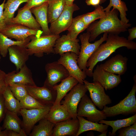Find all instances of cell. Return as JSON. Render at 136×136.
I'll return each mask as SVG.
<instances>
[{"mask_svg":"<svg viewBox=\"0 0 136 136\" xmlns=\"http://www.w3.org/2000/svg\"><path fill=\"white\" fill-rule=\"evenodd\" d=\"M106 43H102L88 59L85 71L86 75L92 76L93 68L98 62L106 59L118 48L126 47L132 50L136 49V43L123 37L117 35L108 34Z\"/></svg>","mask_w":136,"mask_h":136,"instance_id":"obj_1","label":"cell"},{"mask_svg":"<svg viewBox=\"0 0 136 136\" xmlns=\"http://www.w3.org/2000/svg\"><path fill=\"white\" fill-rule=\"evenodd\" d=\"M106 12L104 17L98 21L93 22L86 29L90 34V42L94 41L102 33L107 32L108 34L118 35L126 31L131 26V24L123 23L119 19L118 12L116 9H112Z\"/></svg>","mask_w":136,"mask_h":136,"instance_id":"obj_2","label":"cell"},{"mask_svg":"<svg viewBox=\"0 0 136 136\" xmlns=\"http://www.w3.org/2000/svg\"><path fill=\"white\" fill-rule=\"evenodd\" d=\"M59 35H42L40 36H33L25 46L29 56L33 55L37 57L43 56L44 54H55L54 47L56 41Z\"/></svg>","mask_w":136,"mask_h":136,"instance_id":"obj_3","label":"cell"},{"mask_svg":"<svg viewBox=\"0 0 136 136\" xmlns=\"http://www.w3.org/2000/svg\"><path fill=\"white\" fill-rule=\"evenodd\" d=\"M136 82L128 94L118 103L112 107L105 106L102 110L106 117H111L120 114L127 115L136 113Z\"/></svg>","mask_w":136,"mask_h":136,"instance_id":"obj_4","label":"cell"},{"mask_svg":"<svg viewBox=\"0 0 136 136\" xmlns=\"http://www.w3.org/2000/svg\"><path fill=\"white\" fill-rule=\"evenodd\" d=\"M107 32H105L102 37L98 40L91 43L89 41L90 37L89 33L87 31L81 35L79 39L81 43V48L78 55L77 63L80 68L85 72L87 69V61L98 47L107 40L108 36Z\"/></svg>","mask_w":136,"mask_h":136,"instance_id":"obj_5","label":"cell"},{"mask_svg":"<svg viewBox=\"0 0 136 136\" xmlns=\"http://www.w3.org/2000/svg\"><path fill=\"white\" fill-rule=\"evenodd\" d=\"M70 92L63 97L60 104L66 108L72 118H77V109L81 99L88 91L84 84L78 83L70 90Z\"/></svg>","mask_w":136,"mask_h":136,"instance_id":"obj_6","label":"cell"},{"mask_svg":"<svg viewBox=\"0 0 136 136\" xmlns=\"http://www.w3.org/2000/svg\"><path fill=\"white\" fill-rule=\"evenodd\" d=\"M52 106L46 105L40 108L20 109L19 113L22 117L23 127L26 134L30 133L36 124L46 117Z\"/></svg>","mask_w":136,"mask_h":136,"instance_id":"obj_7","label":"cell"},{"mask_svg":"<svg viewBox=\"0 0 136 136\" xmlns=\"http://www.w3.org/2000/svg\"><path fill=\"white\" fill-rule=\"evenodd\" d=\"M79 9V7L74 4L71 5H65L59 17L50 23L49 29L51 34L59 35L62 32L67 30L72 22L74 12Z\"/></svg>","mask_w":136,"mask_h":136,"instance_id":"obj_8","label":"cell"},{"mask_svg":"<svg viewBox=\"0 0 136 136\" xmlns=\"http://www.w3.org/2000/svg\"><path fill=\"white\" fill-rule=\"evenodd\" d=\"M77 115L87 118L88 120L98 123L107 117L102 111L98 110L89 97L85 94L82 98L77 109Z\"/></svg>","mask_w":136,"mask_h":136,"instance_id":"obj_9","label":"cell"},{"mask_svg":"<svg viewBox=\"0 0 136 136\" xmlns=\"http://www.w3.org/2000/svg\"><path fill=\"white\" fill-rule=\"evenodd\" d=\"M78 57L74 52H66L60 55L57 61L65 67L70 76L76 78L79 83L84 84L83 81L87 76L85 72L82 70L78 65Z\"/></svg>","mask_w":136,"mask_h":136,"instance_id":"obj_10","label":"cell"},{"mask_svg":"<svg viewBox=\"0 0 136 136\" xmlns=\"http://www.w3.org/2000/svg\"><path fill=\"white\" fill-rule=\"evenodd\" d=\"M1 32L10 39L18 41L24 40L33 36L39 37L43 34L41 29H32L18 24H8Z\"/></svg>","mask_w":136,"mask_h":136,"instance_id":"obj_11","label":"cell"},{"mask_svg":"<svg viewBox=\"0 0 136 136\" xmlns=\"http://www.w3.org/2000/svg\"><path fill=\"white\" fill-rule=\"evenodd\" d=\"M45 69L47 76L44 85L53 88L70 76L66 69L57 61L46 64Z\"/></svg>","mask_w":136,"mask_h":136,"instance_id":"obj_12","label":"cell"},{"mask_svg":"<svg viewBox=\"0 0 136 136\" xmlns=\"http://www.w3.org/2000/svg\"><path fill=\"white\" fill-rule=\"evenodd\" d=\"M84 85L89 91L91 100L95 105L103 110L104 106L112 103L109 96L107 94L104 88L98 83H90L84 80Z\"/></svg>","mask_w":136,"mask_h":136,"instance_id":"obj_13","label":"cell"},{"mask_svg":"<svg viewBox=\"0 0 136 136\" xmlns=\"http://www.w3.org/2000/svg\"><path fill=\"white\" fill-rule=\"evenodd\" d=\"M28 94L44 105H53L56 98V91L53 88L45 85L41 87L26 86Z\"/></svg>","mask_w":136,"mask_h":136,"instance_id":"obj_14","label":"cell"},{"mask_svg":"<svg viewBox=\"0 0 136 136\" xmlns=\"http://www.w3.org/2000/svg\"><path fill=\"white\" fill-rule=\"evenodd\" d=\"M120 76L106 71L97 65L93 72L92 77L93 82L98 83L107 90L119 84L121 81Z\"/></svg>","mask_w":136,"mask_h":136,"instance_id":"obj_15","label":"cell"},{"mask_svg":"<svg viewBox=\"0 0 136 136\" xmlns=\"http://www.w3.org/2000/svg\"><path fill=\"white\" fill-rule=\"evenodd\" d=\"M5 80L8 86L13 83L21 84L26 86H36L33 79L31 71L26 64L18 72L13 71L6 74Z\"/></svg>","mask_w":136,"mask_h":136,"instance_id":"obj_16","label":"cell"},{"mask_svg":"<svg viewBox=\"0 0 136 136\" xmlns=\"http://www.w3.org/2000/svg\"><path fill=\"white\" fill-rule=\"evenodd\" d=\"M78 39H72L67 34L60 36L56 41L54 47L55 54L61 55L67 52H74L78 55L81 46Z\"/></svg>","mask_w":136,"mask_h":136,"instance_id":"obj_17","label":"cell"},{"mask_svg":"<svg viewBox=\"0 0 136 136\" xmlns=\"http://www.w3.org/2000/svg\"><path fill=\"white\" fill-rule=\"evenodd\" d=\"M128 59L126 57L118 54L99 66L106 71L121 76L124 74L127 71Z\"/></svg>","mask_w":136,"mask_h":136,"instance_id":"obj_18","label":"cell"},{"mask_svg":"<svg viewBox=\"0 0 136 136\" xmlns=\"http://www.w3.org/2000/svg\"><path fill=\"white\" fill-rule=\"evenodd\" d=\"M79 127L77 117L61 121L55 124L52 136H76Z\"/></svg>","mask_w":136,"mask_h":136,"instance_id":"obj_19","label":"cell"},{"mask_svg":"<svg viewBox=\"0 0 136 136\" xmlns=\"http://www.w3.org/2000/svg\"><path fill=\"white\" fill-rule=\"evenodd\" d=\"M9 58L11 62L16 67L17 72L26 64L29 55L25 46L14 45L8 49Z\"/></svg>","mask_w":136,"mask_h":136,"instance_id":"obj_20","label":"cell"},{"mask_svg":"<svg viewBox=\"0 0 136 136\" xmlns=\"http://www.w3.org/2000/svg\"><path fill=\"white\" fill-rule=\"evenodd\" d=\"M32 13L30 9L23 7L18 10L16 16L12 19L9 24H19L32 29H41Z\"/></svg>","mask_w":136,"mask_h":136,"instance_id":"obj_21","label":"cell"},{"mask_svg":"<svg viewBox=\"0 0 136 136\" xmlns=\"http://www.w3.org/2000/svg\"><path fill=\"white\" fill-rule=\"evenodd\" d=\"M17 114L6 109L5 118L1 129L15 131L20 134L22 136H27L23 127L22 122L18 117Z\"/></svg>","mask_w":136,"mask_h":136,"instance_id":"obj_22","label":"cell"},{"mask_svg":"<svg viewBox=\"0 0 136 136\" xmlns=\"http://www.w3.org/2000/svg\"><path fill=\"white\" fill-rule=\"evenodd\" d=\"M79 83L78 81L75 78L70 76L61 81L59 85H56L53 88L56 91V98L53 106L60 104L62 99L75 85Z\"/></svg>","mask_w":136,"mask_h":136,"instance_id":"obj_23","label":"cell"},{"mask_svg":"<svg viewBox=\"0 0 136 136\" xmlns=\"http://www.w3.org/2000/svg\"><path fill=\"white\" fill-rule=\"evenodd\" d=\"M48 3L45 2L42 5L32 8L31 11L35 17V19L41 26L43 34H51L48 26L47 8Z\"/></svg>","mask_w":136,"mask_h":136,"instance_id":"obj_24","label":"cell"},{"mask_svg":"<svg viewBox=\"0 0 136 136\" xmlns=\"http://www.w3.org/2000/svg\"><path fill=\"white\" fill-rule=\"evenodd\" d=\"M45 118L55 124L72 118L66 108L61 104L52 106Z\"/></svg>","mask_w":136,"mask_h":136,"instance_id":"obj_25","label":"cell"},{"mask_svg":"<svg viewBox=\"0 0 136 136\" xmlns=\"http://www.w3.org/2000/svg\"><path fill=\"white\" fill-rule=\"evenodd\" d=\"M39 124L35 125L30 136H52L55 124L52 122L45 117L39 121Z\"/></svg>","mask_w":136,"mask_h":136,"instance_id":"obj_26","label":"cell"},{"mask_svg":"<svg viewBox=\"0 0 136 136\" xmlns=\"http://www.w3.org/2000/svg\"><path fill=\"white\" fill-rule=\"evenodd\" d=\"M79 122V127L76 136L89 130H93L101 132L108 130L109 125L103 123H99L86 120L83 117L77 116Z\"/></svg>","mask_w":136,"mask_h":136,"instance_id":"obj_27","label":"cell"},{"mask_svg":"<svg viewBox=\"0 0 136 136\" xmlns=\"http://www.w3.org/2000/svg\"><path fill=\"white\" fill-rule=\"evenodd\" d=\"M47 8L48 23L55 20L62 12L65 5V0H49Z\"/></svg>","mask_w":136,"mask_h":136,"instance_id":"obj_28","label":"cell"},{"mask_svg":"<svg viewBox=\"0 0 136 136\" xmlns=\"http://www.w3.org/2000/svg\"><path fill=\"white\" fill-rule=\"evenodd\" d=\"M104 124L111 126L112 128V132L109 136H114L116 135L117 130L122 128L129 126L136 122V114L127 118L116 120L107 121L102 120L98 122Z\"/></svg>","mask_w":136,"mask_h":136,"instance_id":"obj_29","label":"cell"},{"mask_svg":"<svg viewBox=\"0 0 136 136\" xmlns=\"http://www.w3.org/2000/svg\"><path fill=\"white\" fill-rule=\"evenodd\" d=\"M30 40V37L24 40L14 41L0 32L1 55L3 57H5L8 53V49L10 47L14 45L25 46Z\"/></svg>","mask_w":136,"mask_h":136,"instance_id":"obj_30","label":"cell"},{"mask_svg":"<svg viewBox=\"0 0 136 136\" xmlns=\"http://www.w3.org/2000/svg\"><path fill=\"white\" fill-rule=\"evenodd\" d=\"M2 94L5 109L11 112L19 113L21 109L20 101L15 97L8 86Z\"/></svg>","mask_w":136,"mask_h":136,"instance_id":"obj_31","label":"cell"},{"mask_svg":"<svg viewBox=\"0 0 136 136\" xmlns=\"http://www.w3.org/2000/svg\"><path fill=\"white\" fill-rule=\"evenodd\" d=\"M28 0H7L4 5V15L6 21L8 24L14 17L15 12L20 5Z\"/></svg>","mask_w":136,"mask_h":136,"instance_id":"obj_32","label":"cell"},{"mask_svg":"<svg viewBox=\"0 0 136 136\" xmlns=\"http://www.w3.org/2000/svg\"><path fill=\"white\" fill-rule=\"evenodd\" d=\"M86 25L82 19L81 15L73 18L72 23L67 29L68 34L71 38L77 39L79 34L87 29Z\"/></svg>","mask_w":136,"mask_h":136,"instance_id":"obj_33","label":"cell"},{"mask_svg":"<svg viewBox=\"0 0 136 136\" xmlns=\"http://www.w3.org/2000/svg\"><path fill=\"white\" fill-rule=\"evenodd\" d=\"M110 3L103 10L108 12L110 10L112 7L113 9L117 10L120 13V20L123 23H127L129 22V20L126 18V12L128 10L126 5L123 1L121 0H110Z\"/></svg>","mask_w":136,"mask_h":136,"instance_id":"obj_34","label":"cell"},{"mask_svg":"<svg viewBox=\"0 0 136 136\" xmlns=\"http://www.w3.org/2000/svg\"><path fill=\"white\" fill-rule=\"evenodd\" d=\"M103 7L100 5L95 7L93 11L81 15V17L85 24L88 25L95 20L104 17L106 12L103 10Z\"/></svg>","mask_w":136,"mask_h":136,"instance_id":"obj_35","label":"cell"},{"mask_svg":"<svg viewBox=\"0 0 136 136\" xmlns=\"http://www.w3.org/2000/svg\"><path fill=\"white\" fill-rule=\"evenodd\" d=\"M21 109H31L44 108L46 105L41 103L29 94L20 101Z\"/></svg>","mask_w":136,"mask_h":136,"instance_id":"obj_36","label":"cell"},{"mask_svg":"<svg viewBox=\"0 0 136 136\" xmlns=\"http://www.w3.org/2000/svg\"><path fill=\"white\" fill-rule=\"evenodd\" d=\"M8 86L13 95L19 101L28 94L26 86L23 84L13 83Z\"/></svg>","mask_w":136,"mask_h":136,"instance_id":"obj_37","label":"cell"},{"mask_svg":"<svg viewBox=\"0 0 136 136\" xmlns=\"http://www.w3.org/2000/svg\"><path fill=\"white\" fill-rule=\"evenodd\" d=\"M118 136H136V122L118 130Z\"/></svg>","mask_w":136,"mask_h":136,"instance_id":"obj_38","label":"cell"},{"mask_svg":"<svg viewBox=\"0 0 136 136\" xmlns=\"http://www.w3.org/2000/svg\"><path fill=\"white\" fill-rule=\"evenodd\" d=\"M49 0H28L23 8L31 9L32 8L39 6L44 3L48 2Z\"/></svg>","mask_w":136,"mask_h":136,"instance_id":"obj_39","label":"cell"},{"mask_svg":"<svg viewBox=\"0 0 136 136\" xmlns=\"http://www.w3.org/2000/svg\"><path fill=\"white\" fill-rule=\"evenodd\" d=\"M6 1L4 0L0 5V32L5 28L7 25L4 15V5Z\"/></svg>","mask_w":136,"mask_h":136,"instance_id":"obj_40","label":"cell"},{"mask_svg":"<svg viewBox=\"0 0 136 136\" xmlns=\"http://www.w3.org/2000/svg\"><path fill=\"white\" fill-rule=\"evenodd\" d=\"M6 74L0 70V95L2 94L8 85L5 80Z\"/></svg>","mask_w":136,"mask_h":136,"instance_id":"obj_41","label":"cell"},{"mask_svg":"<svg viewBox=\"0 0 136 136\" xmlns=\"http://www.w3.org/2000/svg\"><path fill=\"white\" fill-rule=\"evenodd\" d=\"M5 110L4 99L2 94L0 95V124L5 116Z\"/></svg>","mask_w":136,"mask_h":136,"instance_id":"obj_42","label":"cell"},{"mask_svg":"<svg viewBox=\"0 0 136 136\" xmlns=\"http://www.w3.org/2000/svg\"><path fill=\"white\" fill-rule=\"evenodd\" d=\"M129 35L127 38V40L130 41H132L136 38V27H133L131 28L128 29Z\"/></svg>","mask_w":136,"mask_h":136,"instance_id":"obj_43","label":"cell"},{"mask_svg":"<svg viewBox=\"0 0 136 136\" xmlns=\"http://www.w3.org/2000/svg\"><path fill=\"white\" fill-rule=\"evenodd\" d=\"M103 2L102 0H86L85 2L88 6H92L95 7L99 6Z\"/></svg>","mask_w":136,"mask_h":136,"instance_id":"obj_44","label":"cell"},{"mask_svg":"<svg viewBox=\"0 0 136 136\" xmlns=\"http://www.w3.org/2000/svg\"><path fill=\"white\" fill-rule=\"evenodd\" d=\"M75 0H65V5H72Z\"/></svg>","mask_w":136,"mask_h":136,"instance_id":"obj_45","label":"cell"},{"mask_svg":"<svg viewBox=\"0 0 136 136\" xmlns=\"http://www.w3.org/2000/svg\"><path fill=\"white\" fill-rule=\"evenodd\" d=\"M108 130L104 131L100 135H98L99 136H107V133L108 132Z\"/></svg>","mask_w":136,"mask_h":136,"instance_id":"obj_46","label":"cell"},{"mask_svg":"<svg viewBox=\"0 0 136 136\" xmlns=\"http://www.w3.org/2000/svg\"><path fill=\"white\" fill-rule=\"evenodd\" d=\"M0 55H1L0 51ZM1 57L0 56V61H1Z\"/></svg>","mask_w":136,"mask_h":136,"instance_id":"obj_47","label":"cell"},{"mask_svg":"<svg viewBox=\"0 0 136 136\" xmlns=\"http://www.w3.org/2000/svg\"><path fill=\"white\" fill-rule=\"evenodd\" d=\"M102 2H103V1H105V0H102Z\"/></svg>","mask_w":136,"mask_h":136,"instance_id":"obj_48","label":"cell"}]
</instances>
